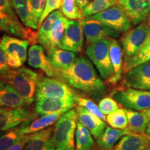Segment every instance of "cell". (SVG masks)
I'll use <instances>...</instances> for the list:
<instances>
[{"label":"cell","instance_id":"cell-21","mask_svg":"<svg viewBox=\"0 0 150 150\" xmlns=\"http://www.w3.org/2000/svg\"><path fill=\"white\" fill-rule=\"evenodd\" d=\"M52 127L29 135V138L24 150H55L52 142Z\"/></svg>","mask_w":150,"mask_h":150},{"label":"cell","instance_id":"cell-34","mask_svg":"<svg viewBox=\"0 0 150 150\" xmlns=\"http://www.w3.org/2000/svg\"><path fill=\"white\" fill-rule=\"evenodd\" d=\"M61 11L67 18L72 20L83 19L81 10L77 5L76 0H63Z\"/></svg>","mask_w":150,"mask_h":150},{"label":"cell","instance_id":"cell-26","mask_svg":"<svg viewBox=\"0 0 150 150\" xmlns=\"http://www.w3.org/2000/svg\"><path fill=\"white\" fill-rule=\"evenodd\" d=\"M11 2L24 26L35 30L39 29L38 23L35 22L31 11L32 0H11Z\"/></svg>","mask_w":150,"mask_h":150},{"label":"cell","instance_id":"cell-23","mask_svg":"<svg viewBox=\"0 0 150 150\" xmlns=\"http://www.w3.org/2000/svg\"><path fill=\"white\" fill-rule=\"evenodd\" d=\"M67 20V18L63 16V15L60 17L55 22L44 41L41 43L47 53L52 49L59 47L66 29Z\"/></svg>","mask_w":150,"mask_h":150},{"label":"cell","instance_id":"cell-5","mask_svg":"<svg viewBox=\"0 0 150 150\" xmlns=\"http://www.w3.org/2000/svg\"><path fill=\"white\" fill-rule=\"evenodd\" d=\"M74 96L75 94L72 90L62 80L44 76L39 77L35 95L36 99L50 98L74 101Z\"/></svg>","mask_w":150,"mask_h":150},{"label":"cell","instance_id":"cell-4","mask_svg":"<svg viewBox=\"0 0 150 150\" xmlns=\"http://www.w3.org/2000/svg\"><path fill=\"white\" fill-rule=\"evenodd\" d=\"M86 54L101 77L108 81L113 75L109 53V39H102L88 45Z\"/></svg>","mask_w":150,"mask_h":150},{"label":"cell","instance_id":"cell-9","mask_svg":"<svg viewBox=\"0 0 150 150\" xmlns=\"http://www.w3.org/2000/svg\"><path fill=\"white\" fill-rule=\"evenodd\" d=\"M81 23L87 45L102 39L117 38L121 33L90 17L81 20Z\"/></svg>","mask_w":150,"mask_h":150},{"label":"cell","instance_id":"cell-42","mask_svg":"<svg viewBox=\"0 0 150 150\" xmlns=\"http://www.w3.org/2000/svg\"><path fill=\"white\" fill-rule=\"evenodd\" d=\"M29 135H25L20 141L6 150H24L26 144L27 143L28 140H29Z\"/></svg>","mask_w":150,"mask_h":150},{"label":"cell","instance_id":"cell-16","mask_svg":"<svg viewBox=\"0 0 150 150\" xmlns=\"http://www.w3.org/2000/svg\"><path fill=\"white\" fill-rule=\"evenodd\" d=\"M28 64L34 68L42 70L50 77L56 78L55 70L49 62L45 50L40 45L34 44L28 52Z\"/></svg>","mask_w":150,"mask_h":150},{"label":"cell","instance_id":"cell-25","mask_svg":"<svg viewBox=\"0 0 150 150\" xmlns=\"http://www.w3.org/2000/svg\"><path fill=\"white\" fill-rule=\"evenodd\" d=\"M129 132L130 131L127 128L117 129L106 127L104 132L97 138V150H110L122 137L128 134Z\"/></svg>","mask_w":150,"mask_h":150},{"label":"cell","instance_id":"cell-38","mask_svg":"<svg viewBox=\"0 0 150 150\" xmlns=\"http://www.w3.org/2000/svg\"><path fill=\"white\" fill-rule=\"evenodd\" d=\"M62 2H63V0H47L45 8L43 11L40 20H39V27H40L41 24L42 23V22L45 20V18L49 15L53 11L58 10L59 8H61Z\"/></svg>","mask_w":150,"mask_h":150},{"label":"cell","instance_id":"cell-30","mask_svg":"<svg viewBox=\"0 0 150 150\" xmlns=\"http://www.w3.org/2000/svg\"><path fill=\"white\" fill-rule=\"evenodd\" d=\"M149 61H150V33L136 55L128 61L123 62V72L126 73L134 67Z\"/></svg>","mask_w":150,"mask_h":150},{"label":"cell","instance_id":"cell-39","mask_svg":"<svg viewBox=\"0 0 150 150\" xmlns=\"http://www.w3.org/2000/svg\"><path fill=\"white\" fill-rule=\"evenodd\" d=\"M46 1L47 0H32L31 11L35 22L38 23H39V20L45 8Z\"/></svg>","mask_w":150,"mask_h":150},{"label":"cell","instance_id":"cell-10","mask_svg":"<svg viewBox=\"0 0 150 150\" xmlns=\"http://www.w3.org/2000/svg\"><path fill=\"white\" fill-rule=\"evenodd\" d=\"M84 33L81 20H67L64 35L59 47L74 53H80L83 48Z\"/></svg>","mask_w":150,"mask_h":150},{"label":"cell","instance_id":"cell-13","mask_svg":"<svg viewBox=\"0 0 150 150\" xmlns=\"http://www.w3.org/2000/svg\"><path fill=\"white\" fill-rule=\"evenodd\" d=\"M116 4L123 9L133 26L147 21L150 13V0H120Z\"/></svg>","mask_w":150,"mask_h":150},{"label":"cell","instance_id":"cell-8","mask_svg":"<svg viewBox=\"0 0 150 150\" xmlns=\"http://www.w3.org/2000/svg\"><path fill=\"white\" fill-rule=\"evenodd\" d=\"M90 18L101 22L105 25L125 33L132 27V24L123 9L117 4L112 6L106 10L93 15Z\"/></svg>","mask_w":150,"mask_h":150},{"label":"cell","instance_id":"cell-2","mask_svg":"<svg viewBox=\"0 0 150 150\" xmlns=\"http://www.w3.org/2000/svg\"><path fill=\"white\" fill-rule=\"evenodd\" d=\"M39 77L38 74L34 71L27 67H20L10 69L1 78L20 94L27 105H29L35 99Z\"/></svg>","mask_w":150,"mask_h":150},{"label":"cell","instance_id":"cell-20","mask_svg":"<svg viewBox=\"0 0 150 150\" xmlns=\"http://www.w3.org/2000/svg\"><path fill=\"white\" fill-rule=\"evenodd\" d=\"M109 53L113 75L108 82L112 85H115L121 80L123 72V51L116 38L109 39Z\"/></svg>","mask_w":150,"mask_h":150},{"label":"cell","instance_id":"cell-1","mask_svg":"<svg viewBox=\"0 0 150 150\" xmlns=\"http://www.w3.org/2000/svg\"><path fill=\"white\" fill-rule=\"evenodd\" d=\"M56 78L99 100L107 93V87L97 74L91 60L85 56L76 58L74 63L63 70L56 72Z\"/></svg>","mask_w":150,"mask_h":150},{"label":"cell","instance_id":"cell-36","mask_svg":"<svg viewBox=\"0 0 150 150\" xmlns=\"http://www.w3.org/2000/svg\"><path fill=\"white\" fill-rule=\"evenodd\" d=\"M74 101L75 103L78 104V106L85 108L86 109H87L91 113L97 115V117L101 118L104 121H106V115L102 113V111L99 109V106H97L93 100L88 98L79 96V95H75Z\"/></svg>","mask_w":150,"mask_h":150},{"label":"cell","instance_id":"cell-12","mask_svg":"<svg viewBox=\"0 0 150 150\" xmlns=\"http://www.w3.org/2000/svg\"><path fill=\"white\" fill-rule=\"evenodd\" d=\"M122 83L127 88L150 91V61L125 73Z\"/></svg>","mask_w":150,"mask_h":150},{"label":"cell","instance_id":"cell-11","mask_svg":"<svg viewBox=\"0 0 150 150\" xmlns=\"http://www.w3.org/2000/svg\"><path fill=\"white\" fill-rule=\"evenodd\" d=\"M35 115L24 107H0V131H7L22 123L33 120Z\"/></svg>","mask_w":150,"mask_h":150},{"label":"cell","instance_id":"cell-31","mask_svg":"<svg viewBox=\"0 0 150 150\" xmlns=\"http://www.w3.org/2000/svg\"><path fill=\"white\" fill-rule=\"evenodd\" d=\"M63 13L61 11L56 10L51 13L45 18V20L41 24L40 27H39V31L37 33V42L42 43L44 41L45 38L52 29L54 23L60 17L63 16Z\"/></svg>","mask_w":150,"mask_h":150},{"label":"cell","instance_id":"cell-22","mask_svg":"<svg viewBox=\"0 0 150 150\" xmlns=\"http://www.w3.org/2000/svg\"><path fill=\"white\" fill-rule=\"evenodd\" d=\"M47 54L49 62L55 70V72L67 69L76 59L74 52L67 51L59 47L52 49Z\"/></svg>","mask_w":150,"mask_h":150},{"label":"cell","instance_id":"cell-49","mask_svg":"<svg viewBox=\"0 0 150 150\" xmlns=\"http://www.w3.org/2000/svg\"><path fill=\"white\" fill-rule=\"evenodd\" d=\"M1 135H2V134H1V132H0V136H1Z\"/></svg>","mask_w":150,"mask_h":150},{"label":"cell","instance_id":"cell-43","mask_svg":"<svg viewBox=\"0 0 150 150\" xmlns=\"http://www.w3.org/2000/svg\"><path fill=\"white\" fill-rule=\"evenodd\" d=\"M76 1L79 8L81 10H82L91 1V0H76Z\"/></svg>","mask_w":150,"mask_h":150},{"label":"cell","instance_id":"cell-6","mask_svg":"<svg viewBox=\"0 0 150 150\" xmlns=\"http://www.w3.org/2000/svg\"><path fill=\"white\" fill-rule=\"evenodd\" d=\"M149 33L150 27L147 22H142L123 33L120 40L122 46L124 62L136 55L143 45Z\"/></svg>","mask_w":150,"mask_h":150},{"label":"cell","instance_id":"cell-46","mask_svg":"<svg viewBox=\"0 0 150 150\" xmlns=\"http://www.w3.org/2000/svg\"><path fill=\"white\" fill-rule=\"evenodd\" d=\"M4 81L2 79H1V77H0V88L2 87V86L4 85Z\"/></svg>","mask_w":150,"mask_h":150},{"label":"cell","instance_id":"cell-14","mask_svg":"<svg viewBox=\"0 0 150 150\" xmlns=\"http://www.w3.org/2000/svg\"><path fill=\"white\" fill-rule=\"evenodd\" d=\"M0 31H4L29 42H37V34L31 29H26L17 18L0 12Z\"/></svg>","mask_w":150,"mask_h":150},{"label":"cell","instance_id":"cell-24","mask_svg":"<svg viewBox=\"0 0 150 150\" xmlns=\"http://www.w3.org/2000/svg\"><path fill=\"white\" fill-rule=\"evenodd\" d=\"M61 112L53 114H47V115H42L40 118L36 120H33L31 121L26 122L20 125V130L24 135L32 134L38 132L43 129L48 128L54 123H55L59 117H61Z\"/></svg>","mask_w":150,"mask_h":150},{"label":"cell","instance_id":"cell-33","mask_svg":"<svg viewBox=\"0 0 150 150\" xmlns=\"http://www.w3.org/2000/svg\"><path fill=\"white\" fill-rule=\"evenodd\" d=\"M113 6L109 0H91V1L81 10L83 18H88L93 15L106 10Z\"/></svg>","mask_w":150,"mask_h":150},{"label":"cell","instance_id":"cell-44","mask_svg":"<svg viewBox=\"0 0 150 150\" xmlns=\"http://www.w3.org/2000/svg\"><path fill=\"white\" fill-rule=\"evenodd\" d=\"M142 111L145 112V113L146 114V115L147 116V117L149 118V120L150 122V107L147 108V109L144 110H142Z\"/></svg>","mask_w":150,"mask_h":150},{"label":"cell","instance_id":"cell-17","mask_svg":"<svg viewBox=\"0 0 150 150\" xmlns=\"http://www.w3.org/2000/svg\"><path fill=\"white\" fill-rule=\"evenodd\" d=\"M29 42L25 39L22 40L18 38L5 35L0 41V48L6 56L20 58L24 63L27 58V48Z\"/></svg>","mask_w":150,"mask_h":150},{"label":"cell","instance_id":"cell-32","mask_svg":"<svg viewBox=\"0 0 150 150\" xmlns=\"http://www.w3.org/2000/svg\"><path fill=\"white\" fill-rule=\"evenodd\" d=\"M25 135L22 133L20 126L7 131L0 136V150H6L20 141Z\"/></svg>","mask_w":150,"mask_h":150},{"label":"cell","instance_id":"cell-48","mask_svg":"<svg viewBox=\"0 0 150 150\" xmlns=\"http://www.w3.org/2000/svg\"><path fill=\"white\" fill-rule=\"evenodd\" d=\"M146 22H147V24H149V26L150 27V13L149 15V16H148V18L147 19V21H146Z\"/></svg>","mask_w":150,"mask_h":150},{"label":"cell","instance_id":"cell-50","mask_svg":"<svg viewBox=\"0 0 150 150\" xmlns=\"http://www.w3.org/2000/svg\"><path fill=\"white\" fill-rule=\"evenodd\" d=\"M93 150H95V149H93Z\"/></svg>","mask_w":150,"mask_h":150},{"label":"cell","instance_id":"cell-19","mask_svg":"<svg viewBox=\"0 0 150 150\" xmlns=\"http://www.w3.org/2000/svg\"><path fill=\"white\" fill-rule=\"evenodd\" d=\"M76 111L78 121L91 131L94 138H98L106 127V122L82 106H78Z\"/></svg>","mask_w":150,"mask_h":150},{"label":"cell","instance_id":"cell-27","mask_svg":"<svg viewBox=\"0 0 150 150\" xmlns=\"http://www.w3.org/2000/svg\"><path fill=\"white\" fill-rule=\"evenodd\" d=\"M26 105L24 99L10 84L5 83L0 88V107L18 108Z\"/></svg>","mask_w":150,"mask_h":150},{"label":"cell","instance_id":"cell-41","mask_svg":"<svg viewBox=\"0 0 150 150\" xmlns=\"http://www.w3.org/2000/svg\"><path fill=\"white\" fill-rule=\"evenodd\" d=\"M10 69L8 63H7V58L6 54L0 48V77L6 74Z\"/></svg>","mask_w":150,"mask_h":150},{"label":"cell","instance_id":"cell-51","mask_svg":"<svg viewBox=\"0 0 150 150\" xmlns=\"http://www.w3.org/2000/svg\"><path fill=\"white\" fill-rule=\"evenodd\" d=\"M118 1H120V0H118Z\"/></svg>","mask_w":150,"mask_h":150},{"label":"cell","instance_id":"cell-18","mask_svg":"<svg viewBox=\"0 0 150 150\" xmlns=\"http://www.w3.org/2000/svg\"><path fill=\"white\" fill-rule=\"evenodd\" d=\"M110 150H150V138L145 133L130 131L122 137Z\"/></svg>","mask_w":150,"mask_h":150},{"label":"cell","instance_id":"cell-7","mask_svg":"<svg viewBox=\"0 0 150 150\" xmlns=\"http://www.w3.org/2000/svg\"><path fill=\"white\" fill-rule=\"evenodd\" d=\"M112 97L127 109L144 110L150 107V91L132 88H120L112 92Z\"/></svg>","mask_w":150,"mask_h":150},{"label":"cell","instance_id":"cell-3","mask_svg":"<svg viewBox=\"0 0 150 150\" xmlns=\"http://www.w3.org/2000/svg\"><path fill=\"white\" fill-rule=\"evenodd\" d=\"M77 122V113L74 109L62 114L56 121L52 133V142L55 150H75Z\"/></svg>","mask_w":150,"mask_h":150},{"label":"cell","instance_id":"cell-52","mask_svg":"<svg viewBox=\"0 0 150 150\" xmlns=\"http://www.w3.org/2000/svg\"><path fill=\"white\" fill-rule=\"evenodd\" d=\"M0 41H1V40H0Z\"/></svg>","mask_w":150,"mask_h":150},{"label":"cell","instance_id":"cell-29","mask_svg":"<svg viewBox=\"0 0 150 150\" xmlns=\"http://www.w3.org/2000/svg\"><path fill=\"white\" fill-rule=\"evenodd\" d=\"M95 142L91 131L77 122L75 134V150H93Z\"/></svg>","mask_w":150,"mask_h":150},{"label":"cell","instance_id":"cell-15","mask_svg":"<svg viewBox=\"0 0 150 150\" xmlns=\"http://www.w3.org/2000/svg\"><path fill=\"white\" fill-rule=\"evenodd\" d=\"M74 101L61 100L50 98H39L36 99L35 111L36 115L58 113L68 111L75 106Z\"/></svg>","mask_w":150,"mask_h":150},{"label":"cell","instance_id":"cell-35","mask_svg":"<svg viewBox=\"0 0 150 150\" xmlns=\"http://www.w3.org/2000/svg\"><path fill=\"white\" fill-rule=\"evenodd\" d=\"M106 122L112 128L125 129L128 127V119L125 109L118 108L106 117Z\"/></svg>","mask_w":150,"mask_h":150},{"label":"cell","instance_id":"cell-40","mask_svg":"<svg viewBox=\"0 0 150 150\" xmlns=\"http://www.w3.org/2000/svg\"><path fill=\"white\" fill-rule=\"evenodd\" d=\"M0 12L5 13L13 18H17L16 13L11 4V0H0Z\"/></svg>","mask_w":150,"mask_h":150},{"label":"cell","instance_id":"cell-37","mask_svg":"<svg viewBox=\"0 0 150 150\" xmlns=\"http://www.w3.org/2000/svg\"><path fill=\"white\" fill-rule=\"evenodd\" d=\"M99 108L104 115H108L119 108V105L113 98L104 97L99 101Z\"/></svg>","mask_w":150,"mask_h":150},{"label":"cell","instance_id":"cell-45","mask_svg":"<svg viewBox=\"0 0 150 150\" xmlns=\"http://www.w3.org/2000/svg\"><path fill=\"white\" fill-rule=\"evenodd\" d=\"M145 134H147V136L150 138V123L149 124V125H148L147 128V129H146V131H145Z\"/></svg>","mask_w":150,"mask_h":150},{"label":"cell","instance_id":"cell-28","mask_svg":"<svg viewBox=\"0 0 150 150\" xmlns=\"http://www.w3.org/2000/svg\"><path fill=\"white\" fill-rule=\"evenodd\" d=\"M125 111L128 119L127 129L131 132L136 134H145L150 122L145 112L127 108H125Z\"/></svg>","mask_w":150,"mask_h":150},{"label":"cell","instance_id":"cell-47","mask_svg":"<svg viewBox=\"0 0 150 150\" xmlns=\"http://www.w3.org/2000/svg\"><path fill=\"white\" fill-rule=\"evenodd\" d=\"M109 1H110V2H111V4H112V5H115L117 3L118 0H109Z\"/></svg>","mask_w":150,"mask_h":150}]
</instances>
